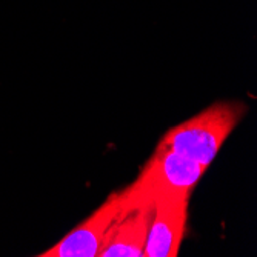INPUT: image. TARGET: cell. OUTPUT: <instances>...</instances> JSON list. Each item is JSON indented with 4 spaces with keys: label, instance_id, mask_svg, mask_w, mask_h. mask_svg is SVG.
<instances>
[{
    "label": "cell",
    "instance_id": "6da1fadb",
    "mask_svg": "<svg viewBox=\"0 0 257 257\" xmlns=\"http://www.w3.org/2000/svg\"><path fill=\"white\" fill-rule=\"evenodd\" d=\"M245 112L246 106L243 103H214L171 128L162 137L160 144L208 168Z\"/></svg>",
    "mask_w": 257,
    "mask_h": 257
},
{
    "label": "cell",
    "instance_id": "7a4b0ae2",
    "mask_svg": "<svg viewBox=\"0 0 257 257\" xmlns=\"http://www.w3.org/2000/svg\"><path fill=\"white\" fill-rule=\"evenodd\" d=\"M205 171L206 167L202 163L159 144L136 180L153 199L156 196L190 197Z\"/></svg>",
    "mask_w": 257,
    "mask_h": 257
},
{
    "label": "cell",
    "instance_id": "3957f363",
    "mask_svg": "<svg viewBox=\"0 0 257 257\" xmlns=\"http://www.w3.org/2000/svg\"><path fill=\"white\" fill-rule=\"evenodd\" d=\"M126 205V188L112 193L86 220L60 239L40 257H99L115 220Z\"/></svg>",
    "mask_w": 257,
    "mask_h": 257
},
{
    "label": "cell",
    "instance_id": "277c9868",
    "mask_svg": "<svg viewBox=\"0 0 257 257\" xmlns=\"http://www.w3.org/2000/svg\"><path fill=\"white\" fill-rule=\"evenodd\" d=\"M151 217L153 197L134 180L126 188V205L99 257H144Z\"/></svg>",
    "mask_w": 257,
    "mask_h": 257
},
{
    "label": "cell",
    "instance_id": "5b68a950",
    "mask_svg": "<svg viewBox=\"0 0 257 257\" xmlns=\"http://www.w3.org/2000/svg\"><path fill=\"white\" fill-rule=\"evenodd\" d=\"M186 196H156L144 257H176L188 220Z\"/></svg>",
    "mask_w": 257,
    "mask_h": 257
}]
</instances>
